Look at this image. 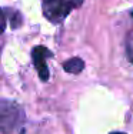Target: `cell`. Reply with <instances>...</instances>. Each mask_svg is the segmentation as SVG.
Listing matches in <instances>:
<instances>
[{"label":"cell","mask_w":133,"mask_h":134,"mask_svg":"<svg viewBox=\"0 0 133 134\" xmlns=\"http://www.w3.org/2000/svg\"><path fill=\"white\" fill-rule=\"evenodd\" d=\"M82 3L83 0H42L43 14L53 23H60Z\"/></svg>","instance_id":"obj_1"},{"label":"cell","mask_w":133,"mask_h":134,"mask_svg":"<svg viewBox=\"0 0 133 134\" xmlns=\"http://www.w3.org/2000/svg\"><path fill=\"white\" fill-rule=\"evenodd\" d=\"M2 131L4 134L14 131L19 126H20V121L23 119L22 116L20 108L16 106L14 103H9L7 100L2 101Z\"/></svg>","instance_id":"obj_2"},{"label":"cell","mask_w":133,"mask_h":134,"mask_svg":"<svg viewBox=\"0 0 133 134\" xmlns=\"http://www.w3.org/2000/svg\"><path fill=\"white\" fill-rule=\"evenodd\" d=\"M52 57V52L49 49L43 46H37L31 50V59H33V64L37 70L40 80L42 81H47L49 80V67L46 64V60Z\"/></svg>","instance_id":"obj_3"},{"label":"cell","mask_w":133,"mask_h":134,"mask_svg":"<svg viewBox=\"0 0 133 134\" xmlns=\"http://www.w3.org/2000/svg\"><path fill=\"white\" fill-rule=\"evenodd\" d=\"M63 69H65V71L70 73V74H79L84 69V62L79 57H73L63 64Z\"/></svg>","instance_id":"obj_4"},{"label":"cell","mask_w":133,"mask_h":134,"mask_svg":"<svg viewBox=\"0 0 133 134\" xmlns=\"http://www.w3.org/2000/svg\"><path fill=\"white\" fill-rule=\"evenodd\" d=\"M4 13L9 14V20H10V26L12 29H17L22 24V16L14 10H9V9H4Z\"/></svg>","instance_id":"obj_5"},{"label":"cell","mask_w":133,"mask_h":134,"mask_svg":"<svg viewBox=\"0 0 133 134\" xmlns=\"http://www.w3.org/2000/svg\"><path fill=\"white\" fill-rule=\"evenodd\" d=\"M126 49H127V54L130 57V60L133 62V34H130L127 39V44H126Z\"/></svg>","instance_id":"obj_6"},{"label":"cell","mask_w":133,"mask_h":134,"mask_svg":"<svg viewBox=\"0 0 133 134\" xmlns=\"http://www.w3.org/2000/svg\"><path fill=\"white\" fill-rule=\"evenodd\" d=\"M110 134H126V133H120V131H115V133H110Z\"/></svg>","instance_id":"obj_7"}]
</instances>
